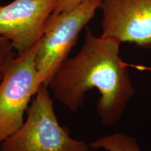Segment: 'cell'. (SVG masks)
Returning a JSON list of instances; mask_svg holds the SVG:
<instances>
[{
  "instance_id": "cell-7",
  "label": "cell",
  "mask_w": 151,
  "mask_h": 151,
  "mask_svg": "<svg viewBox=\"0 0 151 151\" xmlns=\"http://www.w3.org/2000/svg\"><path fill=\"white\" fill-rule=\"evenodd\" d=\"M90 147L108 151H143L134 138L120 132L99 138L90 143Z\"/></svg>"
},
{
  "instance_id": "cell-8",
  "label": "cell",
  "mask_w": 151,
  "mask_h": 151,
  "mask_svg": "<svg viewBox=\"0 0 151 151\" xmlns=\"http://www.w3.org/2000/svg\"><path fill=\"white\" fill-rule=\"evenodd\" d=\"M15 52L16 50L10 41L0 36V83L11 62L16 58Z\"/></svg>"
},
{
  "instance_id": "cell-4",
  "label": "cell",
  "mask_w": 151,
  "mask_h": 151,
  "mask_svg": "<svg viewBox=\"0 0 151 151\" xmlns=\"http://www.w3.org/2000/svg\"><path fill=\"white\" fill-rule=\"evenodd\" d=\"M38 43L17 55L0 83V144L22 125L30 100L42 86L35 62Z\"/></svg>"
},
{
  "instance_id": "cell-6",
  "label": "cell",
  "mask_w": 151,
  "mask_h": 151,
  "mask_svg": "<svg viewBox=\"0 0 151 151\" xmlns=\"http://www.w3.org/2000/svg\"><path fill=\"white\" fill-rule=\"evenodd\" d=\"M104 37L151 49V0H103Z\"/></svg>"
},
{
  "instance_id": "cell-2",
  "label": "cell",
  "mask_w": 151,
  "mask_h": 151,
  "mask_svg": "<svg viewBox=\"0 0 151 151\" xmlns=\"http://www.w3.org/2000/svg\"><path fill=\"white\" fill-rule=\"evenodd\" d=\"M90 148L60 125L53 99L44 86L36 94L22 125L0 144V151H89Z\"/></svg>"
},
{
  "instance_id": "cell-5",
  "label": "cell",
  "mask_w": 151,
  "mask_h": 151,
  "mask_svg": "<svg viewBox=\"0 0 151 151\" xmlns=\"http://www.w3.org/2000/svg\"><path fill=\"white\" fill-rule=\"evenodd\" d=\"M56 6L55 0H14L0 5V36L9 40L17 55L40 40Z\"/></svg>"
},
{
  "instance_id": "cell-9",
  "label": "cell",
  "mask_w": 151,
  "mask_h": 151,
  "mask_svg": "<svg viewBox=\"0 0 151 151\" xmlns=\"http://www.w3.org/2000/svg\"><path fill=\"white\" fill-rule=\"evenodd\" d=\"M56 6L54 13L52 15H55L60 13L65 12L73 9L76 6L82 2L83 0H55Z\"/></svg>"
},
{
  "instance_id": "cell-1",
  "label": "cell",
  "mask_w": 151,
  "mask_h": 151,
  "mask_svg": "<svg viewBox=\"0 0 151 151\" xmlns=\"http://www.w3.org/2000/svg\"><path fill=\"white\" fill-rule=\"evenodd\" d=\"M120 44L87 29L80 51L64 62L49 85L55 98L74 112L83 105L86 94L96 88L100 94L97 112L101 122L109 126L118 122L135 94L127 66L120 58Z\"/></svg>"
},
{
  "instance_id": "cell-3",
  "label": "cell",
  "mask_w": 151,
  "mask_h": 151,
  "mask_svg": "<svg viewBox=\"0 0 151 151\" xmlns=\"http://www.w3.org/2000/svg\"><path fill=\"white\" fill-rule=\"evenodd\" d=\"M102 1L83 0L70 10L52 15L36 52V67L42 86L48 88L68 58L81 32L92 20Z\"/></svg>"
}]
</instances>
